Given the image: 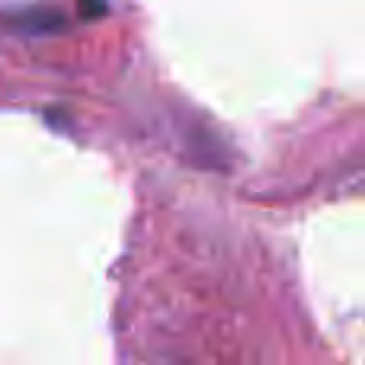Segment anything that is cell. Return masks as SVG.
Masks as SVG:
<instances>
[{"label": "cell", "mask_w": 365, "mask_h": 365, "mask_svg": "<svg viewBox=\"0 0 365 365\" xmlns=\"http://www.w3.org/2000/svg\"><path fill=\"white\" fill-rule=\"evenodd\" d=\"M77 10H81V16H87V19L103 16V10H106V0H77Z\"/></svg>", "instance_id": "1"}]
</instances>
